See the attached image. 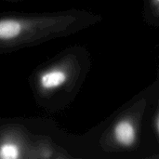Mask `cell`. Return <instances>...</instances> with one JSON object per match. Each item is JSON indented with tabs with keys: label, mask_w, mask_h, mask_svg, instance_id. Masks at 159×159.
Instances as JSON below:
<instances>
[{
	"label": "cell",
	"mask_w": 159,
	"mask_h": 159,
	"mask_svg": "<svg viewBox=\"0 0 159 159\" xmlns=\"http://www.w3.org/2000/svg\"><path fill=\"white\" fill-rule=\"evenodd\" d=\"M78 20L68 12L0 13V55L39 46L70 33Z\"/></svg>",
	"instance_id": "6da1fadb"
},
{
	"label": "cell",
	"mask_w": 159,
	"mask_h": 159,
	"mask_svg": "<svg viewBox=\"0 0 159 159\" xmlns=\"http://www.w3.org/2000/svg\"><path fill=\"white\" fill-rule=\"evenodd\" d=\"M74 76V64L69 56L52 59L34 68L28 83L37 106L46 111L56 108L59 94L70 86Z\"/></svg>",
	"instance_id": "7a4b0ae2"
},
{
	"label": "cell",
	"mask_w": 159,
	"mask_h": 159,
	"mask_svg": "<svg viewBox=\"0 0 159 159\" xmlns=\"http://www.w3.org/2000/svg\"><path fill=\"white\" fill-rule=\"evenodd\" d=\"M34 136L20 123L0 126V158L29 159Z\"/></svg>",
	"instance_id": "3957f363"
},
{
	"label": "cell",
	"mask_w": 159,
	"mask_h": 159,
	"mask_svg": "<svg viewBox=\"0 0 159 159\" xmlns=\"http://www.w3.org/2000/svg\"><path fill=\"white\" fill-rule=\"evenodd\" d=\"M64 156L60 154L59 149L55 144L52 143L51 140L46 136L35 135L29 159H50L60 158Z\"/></svg>",
	"instance_id": "277c9868"
},
{
	"label": "cell",
	"mask_w": 159,
	"mask_h": 159,
	"mask_svg": "<svg viewBox=\"0 0 159 159\" xmlns=\"http://www.w3.org/2000/svg\"><path fill=\"white\" fill-rule=\"evenodd\" d=\"M115 138L124 146L132 145L136 139V131L131 122L128 120L119 122L115 128Z\"/></svg>",
	"instance_id": "5b68a950"
},
{
	"label": "cell",
	"mask_w": 159,
	"mask_h": 159,
	"mask_svg": "<svg viewBox=\"0 0 159 159\" xmlns=\"http://www.w3.org/2000/svg\"><path fill=\"white\" fill-rule=\"evenodd\" d=\"M5 1L10 2V3H18V2H23V1H26V0H5Z\"/></svg>",
	"instance_id": "8992f818"
},
{
	"label": "cell",
	"mask_w": 159,
	"mask_h": 159,
	"mask_svg": "<svg viewBox=\"0 0 159 159\" xmlns=\"http://www.w3.org/2000/svg\"><path fill=\"white\" fill-rule=\"evenodd\" d=\"M157 129H158V132H159V119H158V122H157Z\"/></svg>",
	"instance_id": "52a82bcc"
}]
</instances>
